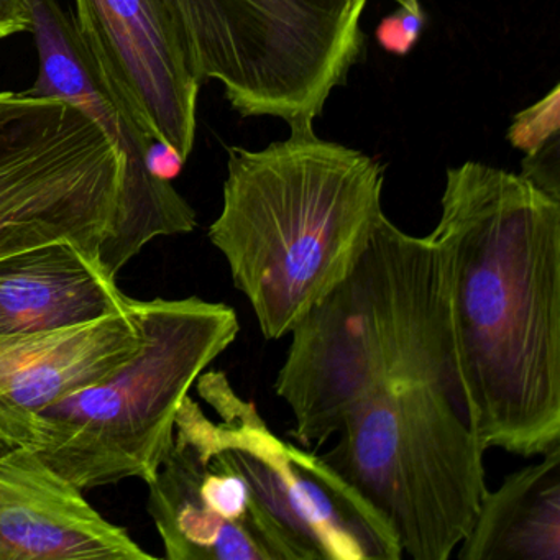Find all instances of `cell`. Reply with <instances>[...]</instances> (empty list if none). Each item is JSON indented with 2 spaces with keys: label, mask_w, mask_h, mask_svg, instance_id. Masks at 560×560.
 <instances>
[{
  "label": "cell",
  "mask_w": 560,
  "mask_h": 560,
  "mask_svg": "<svg viewBox=\"0 0 560 560\" xmlns=\"http://www.w3.org/2000/svg\"><path fill=\"white\" fill-rule=\"evenodd\" d=\"M559 114L560 86L557 84L544 100L514 117L508 130V140L514 149L523 150L526 155L537 152L559 137Z\"/></svg>",
  "instance_id": "16"
},
{
  "label": "cell",
  "mask_w": 560,
  "mask_h": 560,
  "mask_svg": "<svg viewBox=\"0 0 560 560\" xmlns=\"http://www.w3.org/2000/svg\"><path fill=\"white\" fill-rule=\"evenodd\" d=\"M521 176L544 195L560 202L559 137L526 155Z\"/></svg>",
  "instance_id": "18"
},
{
  "label": "cell",
  "mask_w": 560,
  "mask_h": 560,
  "mask_svg": "<svg viewBox=\"0 0 560 560\" xmlns=\"http://www.w3.org/2000/svg\"><path fill=\"white\" fill-rule=\"evenodd\" d=\"M199 83L244 117L313 126L365 51L366 0H160Z\"/></svg>",
  "instance_id": "6"
},
{
  "label": "cell",
  "mask_w": 560,
  "mask_h": 560,
  "mask_svg": "<svg viewBox=\"0 0 560 560\" xmlns=\"http://www.w3.org/2000/svg\"><path fill=\"white\" fill-rule=\"evenodd\" d=\"M142 334L126 313L35 336H0V455L28 447L37 412L129 359Z\"/></svg>",
  "instance_id": "13"
},
{
  "label": "cell",
  "mask_w": 560,
  "mask_h": 560,
  "mask_svg": "<svg viewBox=\"0 0 560 560\" xmlns=\"http://www.w3.org/2000/svg\"><path fill=\"white\" fill-rule=\"evenodd\" d=\"M209 441L241 471L294 560H401L385 520L320 455L283 442L222 372L199 376Z\"/></svg>",
  "instance_id": "8"
},
{
  "label": "cell",
  "mask_w": 560,
  "mask_h": 560,
  "mask_svg": "<svg viewBox=\"0 0 560 560\" xmlns=\"http://www.w3.org/2000/svg\"><path fill=\"white\" fill-rule=\"evenodd\" d=\"M383 183L378 160L320 140L313 126L258 152L229 149L209 241L265 339L288 336L349 273L385 214Z\"/></svg>",
  "instance_id": "2"
},
{
  "label": "cell",
  "mask_w": 560,
  "mask_h": 560,
  "mask_svg": "<svg viewBox=\"0 0 560 560\" xmlns=\"http://www.w3.org/2000/svg\"><path fill=\"white\" fill-rule=\"evenodd\" d=\"M122 175L116 143L80 107L0 93V258L60 241L97 254Z\"/></svg>",
  "instance_id": "7"
},
{
  "label": "cell",
  "mask_w": 560,
  "mask_h": 560,
  "mask_svg": "<svg viewBox=\"0 0 560 560\" xmlns=\"http://www.w3.org/2000/svg\"><path fill=\"white\" fill-rule=\"evenodd\" d=\"M431 235L451 343L448 396L485 448L560 444V202L478 162L447 170Z\"/></svg>",
  "instance_id": "1"
},
{
  "label": "cell",
  "mask_w": 560,
  "mask_h": 560,
  "mask_svg": "<svg viewBox=\"0 0 560 560\" xmlns=\"http://www.w3.org/2000/svg\"><path fill=\"white\" fill-rule=\"evenodd\" d=\"M31 32L38 51V77L28 96L57 97L80 107L113 139L124 160L116 221L97 258L117 278L156 237L189 234L198 215L173 183L153 178L145 155L153 137L107 80L58 0H31Z\"/></svg>",
  "instance_id": "9"
},
{
  "label": "cell",
  "mask_w": 560,
  "mask_h": 560,
  "mask_svg": "<svg viewBox=\"0 0 560 560\" xmlns=\"http://www.w3.org/2000/svg\"><path fill=\"white\" fill-rule=\"evenodd\" d=\"M290 336L273 388L293 412L290 435L301 447L336 435L350 412L392 386L438 382L448 395L438 247L383 214L349 273Z\"/></svg>",
  "instance_id": "3"
},
{
  "label": "cell",
  "mask_w": 560,
  "mask_h": 560,
  "mask_svg": "<svg viewBox=\"0 0 560 560\" xmlns=\"http://www.w3.org/2000/svg\"><path fill=\"white\" fill-rule=\"evenodd\" d=\"M124 527L34 451L0 455V560H147Z\"/></svg>",
  "instance_id": "12"
},
{
  "label": "cell",
  "mask_w": 560,
  "mask_h": 560,
  "mask_svg": "<svg viewBox=\"0 0 560 560\" xmlns=\"http://www.w3.org/2000/svg\"><path fill=\"white\" fill-rule=\"evenodd\" d=\"M323 460L398 539L402 557L447 560L488 493L483 442L444 386H392L350 412Z\"/></svg>",
  "instance_id": "5"
},
{
  "label": "cell",
  "mask_w": 560,
  "mask_h": 560,
  "mask_svg": "<svg viewBox=\"0 0 560 560\" xmlns=\"http://www.w3.org/2000/svg\"><path fill=\"white\" fill-rule=\"evenodd\" d=\"M132 310L136 352L40 409L27 447L83 491L155 477L189 389L241 330L234 307L198 296L132 298Z\"/></svg>",
  "instance_id": "4"
},
{
  "label": "cell",
  "mask_w": 560,
  "mask_h": 560,
  "mask_svg": "<svg viewBox=\"0 0 560 560\" xmlns=\"http://www.w3.org/2000/svg\"><path fill=\"white\" fill-rule=\"evenodd\" d=\"M130 298L97 254L71 241L0 258V336H35L126 313Z\"/></svg>",
  "instance_id": "14"
},
{
  "label": "cell",
  "mask_w": 560,
  "mask_h": 560,
  "mask_svg": "<svg viewBox=\"0 0 560 560\" xmlns=\"http://www.w3.org/2000/svg\"><path fill=\"white\" fill-rule=\"evenodd\" d=\"M458 560H560V444L481 501Z\"/></svg>",
  "instance_id": "15"
},
{
  "label": "cell",
  "mask_w": 560,
  "mask_h": 560,
  "mask_svg": "<svg viewBox=\"0 0 560 560\" xmlns=\"http://www.w3.org/2000/svg\"><path fill=\"white\" fill-rule=\"evenodd\" d=\"M74 24L145 132L188 160L201 83L162 2L77 0Z\"/></svg>",
  "instance_id": "11"
},
{
  "label": "cell",
  "mask_w": 560,
  "mask_h": 560,
  "mask_svg": "<svg viewBox=\"0 0 560 560\" xmlns=\"http://www.w3.org/2000/svg\"><path fill=\"white\" fill-rule=\"evenodd\" d=\"M145 163L147 170L153 178L172 183L182 173L186 159H183L182 153L175 147L162 142V140L153 139L150 142L149 150H147Z\"/></svg>",
  "instance_id": "19"
},
{
  "label": "cell",
  "mask_w": 560,
  "mask_h": 560,
  "mask_svg": "<svg viewBox=\"0 0 560 560\" xmlns=\"http://www.w3.org/2000/svg\"><path fill=\"white\" fill-rule=\"evenodd\" d=\"M424 25L425 14L422 9L408 11V9L399 8L398 11L380 22L375 32L376 42L388 54L406 57L418 44Z\"/></svg>",
  "instance_id": "17"
},
{
  "label": "cell",
  "mask_w": 560,
  "mask_h": 560,
  "mask_svg": "<svg viewBox=\"0 0 560 560\" xmlns=\"http://www.w3.org/2000/svg\"><path fill=\"white\" fill-rule=\"evenodd\" d=\"M186 396L175 439L149 481V510L170 560H294L241 471L209 441Z\"/></svg>",
  "instance_id": "10"
},
{
  "label": "cell",
  "mask_w": 560,
  "mask_h": 560,
  "mask_svg": "<svg viewBox=\"0 0 560 560\" xmlns=\"http://www.w3.org/2000/svg\"><path fill=\"white\" fill-rule=\"evenodd\" d=\"M31 0H0V40L31 32Z\"/></svg>",
  "instance_id": "20"
}]
</instances>
